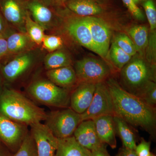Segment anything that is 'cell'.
<instances>
[{
  "instance_id": "cell-8",
  "label": "cell",
  "mask_w": 156,
  "mask_h": 156,
  "mask_svg": "<svg viewBox=\"0 0 156 156\" xmlns=\"http://www.w3.org/2000/svg\"><path fill=\"white\" fill-rule=\"evenodd\" d=\"M28 133L27 126L10 119L0 113V142L9 149L17 151Z\"/></svg>"
},
{
  "instance_id": "cell-11",
  "label": "cell",
  "mask_w": 156,
  "mask_h": 156,
  "mask_svg": "<svg viewBox=\"0 0 156 156\" xmlns=\"http://www.w3.org/2000/svg\"><path fill=\"white\" fill-rule=\"evenodd\" d=\"M80 83L70 94V108L78 113L82 114L88 109L92 102L96 84Z\"/></svg>"
},
{
  "instance_id": "cell-10",
  "label": "cell",
  "mask_w": 156,
  "mask_h": 156,
  "mask_svg": "<svg viewBox=\"0 0 156 156\" xmlns=\"http://www.w3.org/2000/svg\"><path fill=\"white\" fill-rule=\"evenodd\" d=\"M89 26L95 48V53L105 58L109 50L111 31L103 20L97 17H84Z\"/></svg>"
},
{
  "instance_id": "cell-16",
  "label": "cell",
  "mask_w": 156,
  "mask_h": 156,
  "mask_svg": "<svg viewBox=\"0 0 156 156\" xmlns=\"http://www.w3.org/2000/svg\"><path fill=\"white\" fill-rule=\"evenodd\" d=\"M46 75L53 83L66 89L72 87L78 81L75 71L70 66L48 70Z\"/></svg>"
},
{
  "instance_id": "cell-17",
  "label": "cell",
  "mask_w": 156,
  "mask_h": 156,
  "mask_svg": "<svg viewBox=\"0 0 156 156\" xmlns=\"http://www.w3.org/2000/svg\"><path fill=\"white\" fill-rule=\"evenodd\" d=\"M91 151L82 146L73 135L58 138L55 156H90Z\"/></svg>"
},
{
  "instance_id": "cell-37",
  "label": "cell",
  "mask_w": 156,
  "mask_h": 156,
  "mask_svg": "<svg viewBox=\"0 0 156 156\" xmlns=\"http://www.w3.org/2000/svg\"><path fill=\"white\" fill-rule=\"evenodd\" d=\"M0 156H13L9 149L1 142H0Z\"/></svg>"
},
{
  "instance_id": "cell-39",
  "label": "cell",
  "mask_w": 156,
  "mask_h": 156,
  "mask_svg": "<svg viewBox=\"0 0 156 156\" xmlns=\"http://www.w3.org/2000/svg\"><path fill=\"white\" fill-rule=\"evenodd\" d=\"M2 78V75L0 73V94L2 92L3 88H4L3 87Z\"/></svg>"
},
{
  "instance_id": "cell-40",
  "label": "cell",
  "mask_w": 156,
  "mask_h": 156,
  "mask_svg": "<svg viewBox=\"0 0 156 156\" xmlns=\"http://www.w3.org/2000/svg\"><path fill=\"white\" fill-rule=\"evenodd\" d=\"M54 1H56L57 2H64V1H66V0H54Z\"/></svg>"
},
{
  "instance_id": "cell-6",
  "label": "cell",
  "mask_w": 156,
  "mask_h": 156,
  "mask_svg": "<svg viewBox=\"0 0 156 156\" xmlns=\"http://www.w3.org/2000/svg\"><path fill=\"white\" fill-rule=\"evenodd\" d=\"M75 71L80 83L95 84L104 82L111 73L110 69L106 63L93 58H84L77 62Z\"/></svg>"
},
{
  "instance_id": "cell-35",
  "label": "cell",
  "mask_w": 156,
  "mask_h": 156,
  "mask_svg": "<svg viewBox=\"0 0 156 156\" xmlns=\"http://www.w3.org/2000/svg\"><path fill=\"white\" fill-rule=\"evenodd\" d=\"M90 156H110L106 148L105 144H104L97 149L91 151Z\"/></svg>"
},
{
  "instance_id": "cell-29",
  "label": "cell",
  "mask_w": 156,
  "mask_h": 156,
  "mask_svg": "<svg viewBox=\"0 0 156 156\" xmlns=\"http://www.w3.org/2000/svg\"><path fill=\"white\" fill-rule=\"evenodd\" d=\"M147 104L155 108L156 105V85L154 81L149 82L144 90L140 98Z\"/></svg>"
},
{
  "instance_id": "cell-36",
  "label": "cell",
  "mask_w": 156,
  "mask_h": 156,
  "mask_svg": "<svg viewBox=\"0 0 156 156\" xmlns=\"http://www.w3.org/2000/svg\"><path fill=\"white\" fill-rule=\"evenodd\" d=\"M117 156H137L135 151L134 150L129 149L125 147L121 149L119 152Z\"/></svg>"
},
{
  "instance_id": "cell-1",
  "label": "cell",
  "mask_w": 156,
  "mask_h": 156,
  "mask_svg": "<svg viewBox=\"0 0 156 156\" xmlns=\"http://www.w3.org/2000/svg\"><path fill=\"white\" fill-rule=\"evenodd\" d=\"M111 94L115 115L122 119L131 126L140 127L154 137L156 128V108L142 99L126 92L112 78L106 83Z\"/></svg>"
},
{
  "instance_id": "cell-2",
  "label": "cell",
  "mask_w": 156,
  "mask_h": 156,
  "mask_svg": "<svg viewBox=\"0 0 156 156\" xmlns=\"http://www.w3.org/2000/svg\"><path fill=\"white\" fill-rule=\"evenodd\" d=\"M0 113L27 126L45 121L48 114L22 93L6 87L0 94Z\"/></svg>"
},
{
  "instance_id": "cell-12",
  "label": "cell",
  "mask_w": 156,
  "mask_h": 156,
  "mask_svg": "<svg viewBox=\"0 0 156 156\" xmlns=\"http://www.w3.org/2000/svg\"><path fill=\"white\" fill-rule=\"evenodd\" d=\"M73 135L80 144L91 151L105 144L98 138L92 119L82 121Z\"/></svg>"
},
{
  "instance_id": "cell-25",
  "label": "cell",
  "mask_w": 156,
  "mask_h": 156,
  "mask_svg": "<svg viewBox=\"0 0 156 156\" xmlns=\"http://www.w3.org/2000/svg\"><path fill=\"white\" fill-rule=\"evenodd\" d=\"M111 59L115 66L118 69L121 70L131 60L132 56L124 52L113 42L109 50Z\"/></svg>"
},
{
  "instance_id": "cell-13",
  "label": "cell",
  "mask_w": 156,
  "mask_h": 156,
  "mask_svg": "<svg viewBox=\"0 0 156 156\" xmlns=\"http://www.w3.org/2000/svg\"><path fill=\"white\" fill-rule=\"evenodd\" d=\"M98 136L101 142L112 148L117 147L115 128L113 115H105L93 119Z\"/></svg>"
},
{
  "instance_id": "cell-18",
  "label": "cell",
  "mask_w": 156,
  "mask_h": 156,
  "mask_svg": "<svg viewBox=\"0 0 156 156\" xmlns=\"http://www.w3.org/2000/svg\"><path fill=\"white\" fill-rule=\"evenodd\" d=\"M21 0H0V5L3 15L9 22L20 23L25 19L27 11H25Z\"/></svg>"
},
{
  "instance_id": "cell-4",
  "label": "cell",
  "mask_w": 156,
  "mask_h": 156,
  "mask_svg": "<svg viewBox=\"0 0 156 156\" xmlns=\"http://www.w3.org/2000/svg\"><path fill=\"white\" fill-rule=\"evenodd\" d=\"M28 95L34 100L44 105L59 108L70 107V93L50 81H35L27 89Z\"/></svg>"
},
{
  "instance_id": "cell-42",
  "label": "cell",
  "mask_w": 156,
  "mask_h": 156,
  "mask_svg": "<svg viewBox=\"0 0 156 156\" xmlns=\"http://www.w3.org/2000/svg\"><path fill=\"white\" fill-rule=\"evenodd\" d=\"M149 156H155L153 154H151Z\"/></svg>"
},
{
  "instance_id": "cell-23",
  "label": "cell",
  "mask_w": 156,
  "mask_h": 156,
  "mask_svg": "<svg viewBox=\"0 0 156 156\" xmlns=\"http://www.w3.org/2000/svg\"><path fill=\"white\" fill-rule=\"evenodd\" d=\"M44 63L45 67L48 70L69 66L70 61L65 53L58 51L48 54L45 57Z\"/></svg>"
},
{
  "instance_id": "cell-22",
  "label": "cell",
  "mask_w": 156,
  "mask_h": 156,
  "mask_svg": "<svg viewBox=\"0 0 156 156\" xmlns=\"http://www.w3.org/2000/svg\"><path fill=\"white\" fill-rule=\"evenodd\" d=\"M148 32L147 27L144 25L134 26L129 30L128 33L133 40L136 51H142L147 46Z\"/></svg>"
},
{
  "instance_id": "cell-34",
  "label": "cell",
  "mask_w": 156,
  "mask_h": 156,
  "mask_svg": "<svg viewBox=\"0 0 156 156\" xmlns=\"http://www.w3.org/2000/svg\"><path fill=\"white\" fill-rule=\"evenodd\" d=\"M9 52L7 40L2 37H0V60Z\"/></svg>"
},
{
  "instance_id": "cell-9",
  "label": "cell",
  "mask_w": 156,
  "mask_h": 156,
  "mask_svg": "<svg viewBox=\"0 0 156 156\" xmlns=\"http://www.w3.org/2000/svg\"><path fill=\"white\" fill-rule=\"evenodd\" d=\"M30 133L36 147L37 156H55L58 138L41 122L30 125Z\"/></svg>"
},
{
  "instance_id": "cell-38",
  "label": "cell",
  "mask_w": 156,
  "mask_h": 156,
  "mask_svg": "<svg viewBox=\"0 0 156 156\" xmlns=\"http://www.w3.org/2000/svg\"><path fill=\"white\" fill-rule=\"evenodd\" d=\"M4 23H3L2 17L0 16V34H2V32L3 30H4Z\"/></svg>"
},
{
  "instance_id": "cell-26",
  "label": "cell",
  "mask_w": 156,
  "mask_h": 156,
  "mask_svg": "<svg viewBox=\"0 0 156 156\" xmlns=\"http://www.w3.org/2000/svg\"><path fill=\"white\" fill-rule=\"evenodd\" d=\"M7 41L8 51L14 53L25 48L28 43V38L24 34L15 33L9 36Z\"/></svg>"
},
{
  "instance_id": "cell-28",
  "label": "cell",
  "mask_w": 156,
  "mask_h": 156,
  "mask_svg": "<svg viewBox=\"0 0 156 156\" xmlns=\"http://www.w3.org/2000/svg\"><path fill=\"white\" fill-rule=\"evenodd\" d=\"M114 42L119 48L130 56H134L137 52L134 42L125 34H118L115 37Z\"/></svg>"
},
{
  "instance_id": "cell-31",
  "label": "cell",
  "mask_w": 156,
  "mask_h": 156,
  "mask_svg": "<svg viewBox=\"0 0 156 156\" xmlns=\"http://www.w3.org/2000/svg\"><path fill=\"white\" fill-rule=\"evenodd\" d=\"M42 42L45 49L50 51L57 50L62 46L63 43L62 39L60 37L45 35Z\"/></svg>"
},
{
  "instance_id": "cell-5",
  "label": "cell",
  "mask_w": 156,
  "mask_h": 156,
  "mask_svg": "<svg viewBox=\"0 0 156 156\" xmlns=\"http://www.w3.org/2000/svg\"><path fill=\"white\" fill-rule=\"evenodd\" d=\"M45 121L53 135L62 138L73 136L82 119L81 114L69 107L50 112Z\"/></svg>"
},
{
  "instance_id": "cell-33",
  "label": "cell",
  "mask_w": 156,
  "mask_h": 156,
  "mask_svg": "<svg viewBox=\"0 0 156 156\" xmlns=\"http://www.w3.org/2000/svg\"><path fill=\"white\" fill-rule=\"evenodd\" d=\"M150 148L151 143L142 139L139 144L136 145L134 151L137 156H149L151 154Z\"/></svg>"
},
{
  "instance_id": "cell-41",
  "label": "cell",
  "mask_w": 156,
  "mask_h": 156,
  "mask_svg": "<svg viewBox=\"0 0 156 156\" xmlns=\"http://www.w3.org/2000/svg\"><path fill=\"white\" fill-rule=\"evenodd\" d=\"M134 2H135V4H136V3H138V2H139V0H133Z\"/></svg>"
},
{
  "instance_id": "cell-20",
  "label": "cell",
  "mask_w": 156,
  "mask_h": 156,
  "mask_svg": "<svg viewBox=\"0 0 156 156\" xmlns=\"http://www.w3.org/2000/svg\"><path fill=\"white\" fill-rule=\"evenodd\" d=\"M27 9L32 14L35 21L43 27L51 22L53 18V12L51 9L39 0L28 1Z\"/></svg>"
},
{
  "instance_id": "cell-14",
  "label": "cell",
  "mask_w": 156,
  "mask_h": 156,
  "mask_svg": "<svg viewBox=\"0 0 156 156\" xmlns=\"http://www.w3.org/2000/svg\"><path fill=\"white\" fill-rule=\"evenodd\" d=\"M67 30L80 44L95 53L91 32L84 17L71 19L68 24Z\"/></svg>"
},
{
  "instance_id": "cell-43",
  "label": "cell",
  "mask_w": 156,
  "mask_h": 156,
  "mask_svg": "<svg viewBox=\"0 0 156 156\" xmlns=\"http://www.w3.org/2000/svg\"><path fill=\"white\" fill-rule=\"evenodd\" d=\"M2 35L1 34H0V37H2Z\"/></svg>"
},
{
  "instance_id": "cell-3",
  "label": "cell",
  "mask_w": 156,
  "mask_h": 156,
  "mask_svg": "<svg viewBox=\"0 0 156 156\" xmlns=\"http://www.w3.org/2000/svg\"><path fill=\"white\" fill-rule=\"evenodd\" d=\"M121 87L126 92L140 98L149 82L154 80V74L151 69L140 58L129 62L121 69Z\"/></svg>"
},
{
  "instance_id": "cell-24",
  "label": "cell",
  "mask_w": 156,
  "mask_h": 156,
  "mask_svg": "<svg viewBox=\"0 0 156 156\" xmlns=\"http://www.w3.org/2000/svg\"><path fill=\"white\" fill-rule=\"evenodd\" d=\"M25 27L31 40L37 44H41L44 37L43 27L32 20L28 12L25 17Z\"/></svg>"
},
{
  "instance_id": "cell-21",
  "label": "cell",
  "mask_w": 156,
  "mask_h": 156,
  "mask_svg": "<svg viewBox=\"0 0 156 156\" xmlns=\"http://www.w3.org/2000/svg\"><path fill=\"white\" fill-rule=\"evenodd\" d=\"M67 5L70 11L83 17L98 15L102 11L101 7L92 0H69Z\"/></svg>"
},
{
  "instance_id": "cell-32",
  "label": "cell",
  "mask_w": 156,
  "mask_h": 156,
  "mask_svg": "<svg viewBox=\"0 0 156 156\" xmlns=\"http://www.w3.org/2000/svg\"><path fill=\"white\" fill-rule=\"evenodd\" d=\"M122 1L132 15L135 18L140 20H143L144 19V16L142 11L136 5V4H135L133 0Z\"/></svg>"
},
{
  "instance_id": "cell-15",
  "label": "cell",
  "mask_w": 156,
  "mask_h": 156,
  "mask_svg": "<svg viewBox=\"0 0 156 156\" xmlns=\"http://www.w3.org/2000/svg\"><path fill=\"white\" fill-rule=\"evenodd\" d=\"M32 60L29 54L18 56L0 68L1 75L6 80L10 82L15 80L30 68Z\"/></svg>"
},
{
  "instance_id": "cell-30",
  "label": "cell",
  "mask_w": 156,
  "mask_h": 156,
  "mask_svg": "<svg viewBox=\"0 0 156 156\" xmlns=\"http://www.w3.org/2000/svg\"><path fill=\"white\" fill-rule=\"evenodd\" d=\"M143 7L151 29L153 30L156 27V9L154 3L152 0H147L144 4Z\"/></svg>"
},
{
  "instance_id": "cell-19",
  "label": "cell",
  "mask_w": 156,
  "mask_h": 156,
  "mask_svg": "<svg viewBox=\"0 0 156 156\" xmlns=\"http://www.w3.org/2000/svg\"><path fill=\"white\" fill-rule=\"evenodd\" d=\"M113 119L116 133L122 140L123 147L134 150L136 145V135L131 126L118 116L114 115Z\"/></svg>"
},
{
  "instance_id": "cell-27",
  "label": "cell",
  "mask_w": 156,
  "mask_h": 156,
  "mask_svg": "<svg viewBox=\"0 0 156 156\" xmlns=\"http://www.w3.org/2000/svg\"><path fill=\"white\" fill-rule=\"evenodd\" d=\"M13 156H37L36 147L30 132L26 136L20 147Z\"/></svg>"
},
{
  "instance_id": "cell-7",
  "label": "cell",
  "mask_w": 156,
  "mask_h": 156,
  "mask_svg": "<svg viewBox=\"0 0 156 156\" xmlns=\"http://www.w3.org/2000/svg\"><path fill=\"white\" fill-rule=\"evenodd\" d=\"M81 115L82 121L93 119L105 115H115L114 107L111 94L104 82L96 84L92 102L88 109Z\"/></svg>"
}]
</instances>
